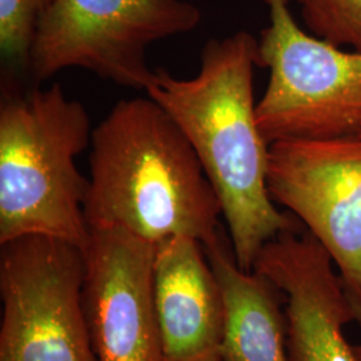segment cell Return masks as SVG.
I'll use <instances>...</instances> for the list:
<instances>
[{
    "label": "cell",
    "mask_w": 361,
    "mask_h": 361,
    "mask_svg": "<svg viewBox=\"0 0 361 361\" xmlns=\"http://www.w3.org/2000/svg\"><path fill=\"white\" fill-rule=\"evenodd\" d=\"M258 40L240 31L209 40L198 74L155 70L146 94L182 130L219 197L237 265L252 271L262 247L298 219L274 207L268 189L271 145L256 121L253 77Z\"/></svg>",
    "instance_id": "1"
},
{
    "label": "cell",
    "mask_w": 361,
    "mask_h": 361,
    "mask_svg": "<svg viewBox=\"0 0 361 361\" xmlns=\"http://www.w3.org/2000/svg\"><path fill=\"white\" fill-rule=\"evenodd\" d=\"M85 216L91 229L118 228L154 245L221 234V204L182 130L149 95L122 99L92 130Z\"/></svg>",
    "instance_id": "2"
},
{
    "label": "cell",
    "mask_w": 361,
    "mask_h": 361,
    "mask_svg": "<svg viewBox=\"0 0 361 361\" xmlns=\"http://www.w3.org/2000/svg\"><path fill=\"white\" fill-rule=\"evenodd\" d=\"M85 106L59 83L6 95L0 106V245L27 235L85 249L89 178L77 157L91 142Z\"/></svg>",
    "instance_id": "3"
},
{
    "label": "cell",
    "mask_w": 361,
    "mask_h": 361,
    "mask_svg": "<svg viewBox=\"0 0 361 361\" xmlns=\"http://www.w3.org/2000/svg\"><path fill=\"white\" fill-rule=\"evenodd\" d=\"M271 25L258 39L257 66L269 83L256 104L258 129L271 145L359 135L361 52L344 51L301 30L289 0H262Z\"/></svg>",
    "instance_id": "4"
},
{
    "label": "cell",
    "mask_w": 361,
    "mask_h": 361,
    "mask_svg": "<svg viewBox=\"0 0 361 361\" xmlns=\"http://www.w3.org/2000/svg\"><path fill=\"white\" fill-rule=\"evenodd\" d=\"M201 18L185 0H55L39 20L27 67L38 80L82 68L147 91L155 75L149 47L193 31Z\"/></svg>",
    "instance_id": "5"
},
{
    "label": "cell",
    "mask_w": 361,
    "mask_h": 361,
    "mask_svg": "<svg viewBox=\"0 0 361 361\" xmlns=\"http://www.w3.org/2000/svg\"><path fill=\"white\" fill-rule=\"evenodd\" d=\"M0 246V361H95L83 249L43 235Z\"/></svg>",
    "instance_id": "6"
},
{
    "label": "cell",
    "mask_w": 361,
    "mask_h": 361,
    "mask_svg": "<svg viewBox=\"0 0 361 361\" xmlns=\"http://www.w3.org/2000/svg\"><path fill=\"white\" fill-rule=\"evenodd\" d=\"M268 189L331 255L361 326V138L271 143Z\"/></svg>",
    "instance_id": "7"
},
{
    "label": "cell",
    "mask_w": 361,
    "mask_h": 361,
    "mask_svg": "<svg viewBox=\"0 0 361 361\" xmlns=\"http://www.w3.org/2000/svg\"><path fill=\"white\" fill-rule=\"evenodd\" d=\"M155 247L123 229H91L83 302L95 361H166L153 298Z\"/></svg>",
    "instance_id": "8"
},
{
    "label": "cell",
    "mask_w": 361,
    "mask_h": 361,
    "mask_svg": "<svg viewBox=\"0 0 361 361\" xmlns=\"http://www.w3.org/2000/svg\"><path fill=\"white\" fill-rule=\"evenodd\" d=\"M335 262L312 233L285 232L262 247L253 271L286 300L289 361H360L343 328L355 322Z\"/></svg>",
    "instance_id": "9"
},
{
    "label": "cell",
    "mask_w": 361,
    "mask_h": 361,
    "mask_svg": "<svg viewBox=\"0 0 361 361\" xmlns=\"http://www.w3.org/2000/svg\"><path fill=\"white\" fill-rule=\"evenodd\" d=\"M153 298L166 361H205L219 355L224 297L198 240L178 235L157 245Z\"/></svg>",
    "instance_id": "10"
},
{
    "label": "cell",
    "mask_w": 361,
    "mask_h": 361,
    "mask_svg": "<svg viewBox=\"0 0 361 361\" xmlns=\"http://www.w3.org/2000/svg\"><path fill=\"white\" fill-rule=\"evenodd\" d=\"M224 297L222 361H289L283 292L256 271H243L221 234L204 246Z\"/></svg>",
    "instance_id": "11"
},
{
    "label": "cell",
    "mask_w": 361,
    "mask_h": 361,
    "mask_svg": "<svg viewBox=\"0 0 361 361\" xmlns=\"http://www.w3.org/2000/svg\"><path fill=\"white\" fill-rule=\"evenodd\" d=\"M304 25L316 38L361 52V0H297Z\"/></svg>",
    "instance_id": "12"
},
{
    "label": "cell",
    "mask_w": 361,
    "mask_h": 361,
    "mask_svg": "<svg viewBox=\"0 0 361 361\" xmlns=\"http://www.w3.org/2000/svg\"><path fill=\"white\" fill-rule=\"evenodd\" d=\"M55 0H0V50L13 65H27L42 16Z\"/></svg>",
    "instance_id": "13"
},
{
    "label": "cell",
    "mask_w": 361,
    "mask_h": 361,
    "mask_svg": "<svg viewBox=\"0 0 361 361\" xmlns=\"http://www.w3.org/2000/svg\"><path fill=\"white\" fill-rule=\"evenodd\" d=\"M353 349H355V353H356L357 359L361 361V344L360 345H353Z\"/></svg>",
    "instance_id": "14"
},
{
    "label": "cell",
    "mask_w": 361,
    "mask_h": 361,
    "mask_svg": "<svg viewBox=\"0 0 361 361\" xmlns=\"http://www.w3.org/2000/svg\"><path fill=\"white\" fill-rule=\"evenodd\" d=\"M205 361H222V359H221L219 355H217V356H213V357H210V359H207Z\"/></svg>",
    "instance_id": "15"
},
{
    "label": "cell",
    "mask_w": 361,
    "mask_h": 361,
    "mask_svg": "<svg viewBox=\"0 0 361 361\" xmlns=\"http://www.w3.org/2000/svg\"><path fill=\"white\" fill-rule=\"evenodd\" d=\"M357 137H359V138H361V130H360V133H359V135H357Z\"/></svg>",
    "instance_id": "16"
}]
</instances>
